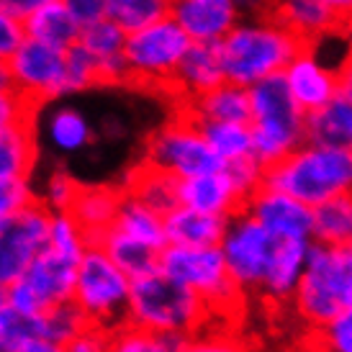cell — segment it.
I'll use <instances>...</instances> for the list:
<instances>
[{"label":"cell","mask_w":352,"mask_h":352,"mask_svg":"<svg viewBox=\"0 0 352 352\" xmlns=\"http://www.w3.org/2000/svg\"><path fill=\"white\" fill-rule=\"evenodd\" d=\"M303 44L306 41L273 13L245 16L219 41L226 80L252 88L267 78H278Z\"/></svg>","instance_id":"cell-1"},{"label":"cell","mask_w":352,"mask_h":352,"mask_svg":"<svg viewBox=\"0 0 352 352\" xmlns=\"http://www.w3.org/2000/svg\"><path fill=\"white\" fill-rule=\"evenodd\" d=\"M129 322L175 340H186L188 334L216 322V314L201 296L157 267L131 280Z\"/></svg>","instance_id":"cell-2"},{"label":"cell","mask_w":352,"mask_h":352,"mask_svg":"<svg viewBox=\"0 0 352 352\" xmlns=\"http://www.w3.org/2000/svg\"><path fill=\"white\" fill-rule=\"evenodd\" d=\"M263 183L316 208L332 198L352 196V152L306 139L280 162L265 167Z\"/></svg>","instance_id":"cell-3"},{"label":"cell","mask_w":352,"mask_h":352,"mask_svg":"<svg viewBox=\"0 0 352 352\" xmlns=\"http://www.w3.org/2000/svg\"><path fill=\"white\" fill-rule=\"evenodd\" d=\"M288 306L309 332L352 306V245L314 242L301 283Z\"/></svg>","instance_id":"cell-4"},{"label":"cell","mask_w":352,"mask_h":352,"mask_svg":"<svg viewBox=\"0 0 352 352\" xmlns=\"http://www.w3.org/2000/svg\"><path fill=\"white\" fill-rule=\"evenodd\" d=\"M250 106L254 160L263 167L280 162L306 142V111L294 100L283 75L252 85Z\"/></svg>","instance_id":"cell-5"},{"label":"cell","mask_w":352,"mask_h":352,"mask_svg":"<svg viewBox=\"0 0 352 352\" xmlns=\"http://www.w3.org/2000/svg\"><path fill=\"white\" fill-rule=\"evenodd\" d=\"M160 267L204 298L216 319L232 322L247 301L229 273L221 247H177L167 245L160 252Z\"/></svg>","instance_id":"cell-6"},{"label":"cell","mask_w":352,"mask_h":352,"mask_svg":"<svg viewBox=\"0 0 352 352\" xmlns=\"http://www.w3.org/2000/svg\"><path fill=\"white\" fill-rule=\"evenodd\" d=\"M72 301L82 309L90 324H98L113 332L129 322L131 278L108 257L103 247L93 242L78 263Z\"/></svg>","instance_id":"cell-7"},{"label":"cell","mask_w":352,"mask_h":352,"mask_svg":"<svg viewBox=\"0 0 352 352\" xmlns=\"http://www.w3.org/2000/svg\"><path fill=\"white\" fill-rule=\"evenodd\" d=\"M190 44H193L190 36L177 26L173 16L126 34L124 54H126L129 82L162 88L167 93Z\"/></svg>","instance_id":"cell-8"},{"label":"cell","mask_w":352,"mask_h":352,"mask_svg":"<svg viewBox=\"0 0 352 352\" xmlns=\"http://www.w3.org/2000/svg\"><path fill=\"white\" fill-rule=\"evenodd\" d=\"M142 162L162 170L175 180H186L224 167V162L214 155V149L208 147L201 124L183 111H177L173 121H167L165 126H160L147 139Z\"/></svg>","instance_id":"cell-9"},{"label":"cell","mask_w":352,"mask_h":352,"mask_svg":"<svg viewBox=\"0 0 352 352\" xmlns=\"http://www.w3.org/2000/svg\"><path fill=\"white\" fill-rule=\"evenodd\" d=\"M219 247L224 252L226 267L242 296L245 298L260 296V288L267 278L270 263L278 250V236L245 208L229 219L224 239Z\"/></svg>","instance_id":"cell-10"},{"label":"cell","mask_w":352,"mask_h":352,"mask_svg":"<svg viewBox=\"0 0 352 352\" xmlns=\"http://www.w3.org/2000/svg\"><path fill=\"white\" fill-rule=\"evenodd\" d=\"M78 263L80 260L75 257H67L47 247L31 263L23 278L8 285V303L23 314H44L57 303L72 301Z\"/></svg>","instance_id":"cell-11"},{"label":"cell","mask_w":352,"mask_h":352,"mask_svg":"<svg viewBox=\"0 0 352 352\" xmlns=\"http://www.w3.org/2000/svg\"><path fill=\"white\" fill-rule=\"evenodd\" d=\"M8 72L13 90L34 106L65 98L67 50H57L52 44L26 36L19 50L10 54Z\"/></svg>","instance_id":"cell-12"},{"label":"cell","mask_w":352,"mask_h":352,"mask_svg":"<svg viewBox=\"0 0 352 352\" xmlns=\"http://www.w3.org/2000/svg\"><path fill=\"white\" fill-rule=\"evenodd\" d=\"M52 211L39 198L0 224V285L16 283L50 247Z\"/></svg>","instance_id":"cell-13"},{"label":"cell","mask_w":352,"mask_h":352,"mask_svg":"<svg viewBox=\"0 0 352 352\" xmlns=\"http://www.w3.org/2000/svg\"><path fill=\"white\" fill-rule=\"evenodd\" d=\"M283 80L298 106L311 113L316 108L327 106L340 93L337 67L314 44H303L288 67L283 69Z\"/></svg>","instance_id":"cell-14"},{"label":"cell","mask_w":352,"mask_h":352,"mask_svg":"<svg viewBox=\"0 0 352 352\" xmlns=\"http://www.w3.org/2000/svg\"><path fill=\"white\" fill-rule=\"evenodd\" d=\"M278 239H311L314 242V206L273 186H260L245 206Z\"/></svg>","instance_id":"cell-15"},{"label":"cell","mask_w":352,"mask_h":352,"mask_svg":"<svg viewBox=\"0 0 352 352\" xmlns=\"http://www.w3.org/2000/svg\"><path fill=\"white\" fill-rule=\"evenodd\" d=\"M177 201L180 206H190L206 214L232 219L234 214L245 211L250 196L229 173V167H219L204 175L177 180Z\"/></svg>","instance_id":"cell-16"},{"label":"cell","mask_w":352,"mask_h":352,"mask_svg":"<svg viewBox=\"0 0 352 352\" xmlns=\"http://www.w3.org/2000/svg\"><path fill=\"white\" fill-rule=\"evenodd\" d=\"M170 16L190 36V41L204 44H219L245 19L239 0H173Z\"/></svg>","instance_id":"cell-17"},{"label":"cell","mask_w":352,"mask_h":352,"mask_svg":"<svg viewBox=\"0 0 352 352\" xmlns=\"http://www.w3.org/2000/svg\"><path fill=\"white\" fill-rule=\"evenodd\" d=\"M221 82H226V72L219 44L193 41L183 62H180L167 93L175 98V103H183V100L198 98L208 90H214Z\"/></svg>","instance_id":"cell-18"},{"label":"cell","mask_w":352,"mask_h":352,"mask_svg":"<svg viewBox=\"0 0 352 352\" xmlns=\"http://www.w3.org/2000/svg\"><path fill=\"white\" fill-rule=\"evenodd\" d=\"M78 44L96 59L100 82H106V85L129 82L126 54H124V50H126V31L121 29L116 21L100 19L82 26Z\"/></svg>","instance_id":"cell-19"},{"label":"cell","mask_w":352,"mask_h":352,"mask_svg":"<svg viewBox=\"0 0 352 352\" xmlns=\"http://www.w3.org/2000/svg\"><path fill=\"white\" fill-rule=\"evenodd\" d=\"M311 245V239H278V250H275V257L257 298L275 303V306L291 303L296 288L301 283L303 270H306Z\"/></svg>","instance_id":"cell-20"},{"label":"cell","mask_w":352,"mask_h":352,"mask_svg":"<svg viewBox=\"0 0 352 352\" xmlns=\"http://www.w3.org/2000/svg\"><path fill=\"white\" fill-rule=\"evenodd\" d=\"M229 219L206 214L190 206H175L165 214L167 245L177 247H214L221 245Z\"/></svg>","instance_id":"cell-21"},{"label":"cell","mask_w":352,"mask_h":352,"mask_svg":"<svg viewBox=\"0 0 352 352\" xmlns=\"http://www.w3.org/2000/svg\"><path fill=\"white\" fill-rule=\"evenodd\" d=\"M177 111H183L196 121H242V124H250V116H252L250 88L226 80L198 98L177 103Z\"/></svg>","instance_id":"cell-22"},{"label":"cell","mask_w":352,"mask_h":352,"mask_svg":"<svg viewBox=\"0 0 352 352\" xmlns=\"http://www.w3.org/2000/svg\"><path fill=\"white\" fill-rule=\"evenodd\" d=\"M273 16H278L306 44L344 29V23L324 0H275Z\"/></svg>","instance_id":"cell-23"},{"label":"cell","mask_w":352,"mask_h":352,"mask_svg":"<svg viewBox=\"0 0 352 352\" xmlns=\"http://www.w3.org/2000/svg\"><path fill=\"white\" fill-rule=\"evenodd\" d=\"M36 139L39 137L34 129V118L0 131V183L31 180L39 157Z\"/></svg>","instance_id":"cell-24"},{"label":"cell","mask_w":352,"mask_h":352,"mask_svg":"<svg viewBox=\"0 0 352 352\" xmlns=\"http://www.w3.org/2000/svg\"><path fill=\"white\" fill-rule=\"evenodd\" d=\"M39 137L57 155H75V152H82L93 144L96 131L78 108L54 106L47 111V116L41 121Z\"/></svg>","instance_id":"cell-25"},{"label":"cell","mask_w":352,"mask_h":352,"mask_svg":"<svg viewBox=\"0 0 352 352\" xmlns=\"http://www.w3.org/2000/svg\"><path fill=\"white\" fill-rule=\"evenodd\" d=\"M23 29L31 39L52 44L57 50H72L80 41L82 23L72 16V10L62 0H47L23 21Z\"/></svg>","instance_id":"cell-26"},{"label":"cell","mask_w":352,"mask_h":352,"mask_svg":"<svg viewBox=\"0 0 352 352\" xmlns=\"http://www.w3.org/2000/svg\"><path fill=\"white\" fill-rule=\"evenodd\" d=\"M306 139L352 152V98L337 93L327 106L306 113Z\"/></svg>","instance_id":"cell-27"},{"label":"cell","mask_w":352,"mask_h":352,"mask_svg":"<svg viewBox=\"0 0 352 352\" xmlns=\"http://www.w3.org/2000/svg\"><path fill=\"white\" fill-rule=\"evenodd\" d=\"M121 201H124V188L82 186L69 211H72V216L78 219L80 224H82V229L90 234V239L96 242L116 221Z\"/></svg>","instance_id":"cell-28"},{"label":"cell","mask_w":352,"mask_h":352,"mask_svg":"<svg viewBox=\"0 0 352 352\" xmlns=\"http://www.w3.org/2000/svg\"><path fill=\"white\" fill-rule=\"evenodd\" d=\"M113 229H118L121 234L137 239L142 245L152 247V250H165L167 236H165V214L155 211L152 206H147L144 201H139L137 196H131L129 190H124V201L116 214Z\"/></svg>","instance_id":"cell-29"},{"label":"cell","mask_w":352,"mask_h":352,"mask_svg":"<svg viewBox=\"0 0 352 352\" xmlns=\"http://www.w3.org/2000/svg\"><path fill=\"white\" fill-rule=\"evenodd\" d=\"M96 245L103 247L108 257H111L131 280L160 267V250H152V247L142 245V242L131 239V236L121 234L113 226L106 229V232L96 239Z\"/></svg>","instance_id":"cell-30"},{"label":"cell","mask_w":352,"mask_h":352,"mask_svg":"<svg viewBox=\"0 0 352 352\" xmlns=\"http://www.w3.org/2000/svg\"><path fill=\"white\" fill-rule=\"evenodd\" d=\"M124 190H129L131 196H137L139 201H144L147 206H152L160 214L173 211L175 206H180L177 201V180L173 175H167L157 167H149L144 162H139L131 173Z\"/></svg>","instance_id":"cell-31"},{"label":"cell","mask_w":352,"mask_h":352,"mask_svg":"<svg viewBox=\"0 0 352 352\" xmlns=\"http://www.w3.org/2000/svg\"><path fill=\"white\" fill-rule=\"evenodd\" d=\"M208 147L224 165H234L254 157L252 129L242 121H198Z\"/></svg>","instance_id":"cell-32"},{"label":"cell","mask_w":352,"mask_h":352,"mask_svg":"<svg viewBox=\"0 0 352 352\" xmlns=\"http://www.w3.org/2000/svg\"><path fill=\"white\" fill-rule=\"evenodd\" d=\"M314 242L352 245V196L332 198L314 208Z\"/></svg>","instance_id":"cell-33"},{"label":"cell","mask_w":352,"mask_h":352,"mask_svg":"<svg viewBox=\"0 0 352 352\" xmlns=\"http://www.w3.org/2000/svg\"><path fill=\"white\" fill-rule=\"evenodd\" d=\"M177 352H254V347L232 322L216 319L180 340Z\"/></svg>","instance_id":"cell-34"},{"label":"cell","mask_w":352,"mask_h":352,"mask_svg":"<svg viewBox=\"0 0 352 352\" xmlns=\"http://www.w3.org/2000/svg\"><path fill=\"white\" fill-rule=\"evenodd\" d=\"M170 8H173V0H111L108 19L116 21L126 34H131L160 19H167Z\"/></svg>","instance_id":"cell-35"},{"label":"cell","mask_w":352,"mask_h":352,"mask_svg":"<svg viewBox=\"0 0 352 352\" xmlns=\"http://www.w3.org/2000/svg\"><path fill=\"white\" fill-rule=\"evenodd\" d=\"M180 340L167 334L152 332L137 324H121L111 332V350L108 352H177Z\"/></svg>","instance_id":"cell-36"},{"label":"cell","mask_w":352,"mask_h":352,"mask_svg":"<svg viewBox=\"0 0 352 352\" xmlns=\"http://www.w3.org/2000/svg\"><path fill=\"white\" fill-rule=\"evenodd\" d=\"M90 324V319L82 314L75 301H65L52 306L41 314V337H47L52 342L67 344L78 332H82Z\"/></svg>","instance_id":"cell-37"},{"label":"cell","mask_w":352,"mask_h":352,"mask_svg":"<svg viewBox=\"0 0 352 352\" xmlns=\"http://www.w3.org/2000/svg\"><path fill=\"white\" fill-rule=\"evenodd\" d=\"M93 245L90 234L82 229L78 219L72 216V211H54L50 224V247L54 252H62L67 257L80 260L85 250Z\"/></svg>","instance_id":"cell-38"},{"label":"cell","mask_w":352,"mask_h":352,"mask_svg":"<svg viewBox=\"0 0 352 352\" xmlns=\"http://www.w3.org/2000/svg\"><path fill=\"white\" fill-rule=\"evenodd\" d=\"M34 337H41V314H23L8 303L0 314V340L6 352H19Z\"/></svg>","instance_id":"cell-39"},{"label":"cell","mask_w":352,"mask_h":352,"mask_svg":"<svg viewBox=\"0 0 352 352\" xmlns=\"http://www.w3.org/2000/svg\"><path fill=\"white\" fill-rule=\"evenodd\" d=\"M311 352H352V306L314 329Z\"/></svg>","instance_id":"cell-40"},{"label":"cell","mask_w":352,"mask_h":352,"mask_svg":"<svg viewBox=\"0 0 352 352\" xmlns=\"http://www.w3.org/2000/svg\"><path fill=\"white\" fill-rule=\"evenodd\" d=\"M98 67L96 59L90 57L88 52L80 44H75L72 50H67V78H65V96L72 93H82V90L98 85Z\"/></svg>","instance_id":"cell-41"},{"label":"cell","mask_w":352,"mask_h":352,"mask_svg":"<svg viewBox=\"0 0 352 352\" xmlns=\"http://www.w3.org/2000/svg\"><path fill=\"white\" fill-rule=\"evenodd\" d=\"M80 188L82 186H80L78 180L69 175L67 170L59 167V170L50 173L47 183H44V193L39 196V201L50 208L52 214H54V211H69L72 204H75V198H78Z\"/></svg>","instance_id":"cell-42"},{"label":"cell","mask_w":352,"mask_h":352,"mask_svg":"<svg viewBox=\"0 0 352 352\" xmlns=\"http://www.w3.org/2000/svg\"><path fill=\"white\" fill-rule=\"evenodd\" d=\"M36 190L31 188V180H16V183H0V224L16 216L21 208L36 201Z\"/></svg>","instance_id":"cell-43"},{"label":"cell","mask_w":352,"mask_h":352,"mask_svg":"<svg viewBox=\"0 0 352 352\" xmlns=\"http://www.w3.org/2000/svg\"><path fill=\"white\" fill-rule=\"evenodd\" d=\"M34 103L19 96L16 90H0V131L8 126H16L21 121H31L34 118Z\"/></svg>","instance_id":"cell-44"},{"label":"cell","mask_w":352,"mask_h":352,"mask_svg":"<svg viewBox=\"0 0 352 352\" xmlns=\"http://www.w3.org/2000/svg\"><path fill=\"white\" fill-rule=\"evenodd\" d=\"M65 347L67 352H108L111 350V329L98 327V324H88Z\"/></svg>","instance_id":"cell-45"},{"label":"cell","mask_w":352,"mask_h":352,"mask_svg":"<svg viewBox=\"0 0 352 352\" xmlns=\"http://www.w3.org/2000/svg\"><path fill=\"white\" fill-rule=\"evenodd\" d=\"M26 39L23 21L8 16L6 10H0V62H8L10 54L19 50V44Z\"/></svg>","instance_id":"cell-46"},{"label":"cell","mask_w":352,"mask_h":352,"mask_svg":"<svg viewBox=\"0 0 352 352\" xmlns=\"http://www.w3.org/2000/svg\"><path fill=\"white\" fill-rule=\"evenodd\" d=\"M62 3L72 10V16L82 26H88L93 21L108 19V6H111V0H62Z\"/></svg>","instance_id":"cell-47"},{"label":"cell","mask_w":352,"mask_h":352,"mask_svg":"<svg viewBox=\"0 0 352 352\" xmlns=\"http://www.w3.org/2000/svg\"><path fill=\"white\" fill-rule=\"evenodd\" d=\"M41 3H47V0H0V10H6L13 19L26 21Z\"/></svg>","instance_id":"cell-48"},{"label":"cell","mask_w":352,"mask_h":352,"mask_svg":"<svg viewBox=\"0 0 352 352\" xmlns=\"http://www.w3.org/2000/svg\"><path fill=\"white\" fill-rule=\"evenodd\" d=\"M337 78H340V93L352 98V47L344 54L342 62H340V67H337Z\"/></svg>","instance_id":"cell-49"},{"label":"cell","mask_w":352,"mask_h":352,"mask_svg":"<svg viewBox=\"0 0 352 352\" xmlns=\"http://www.w3.org/2000/svg\"><path fill=\"white\" fill-rule=\"evenodd\" d=\"M19 352H67V347L59 342H52L47 337H34V340H29Z\"/></svg>","instance_id":"cell-50"},{"label":"cell","mask_w":352,"mask_h":352,"mask_svg":"<svg viewBox=\"0 0 352 352\" xmlns=\"http://www.w3.org/2000/svg\"><path fill=\"white\" fill-rule=\"evenodd\" d=\"M275 0H239V8L245 16H265L273 13Z\"/></svg>","instance_id":"cell-51"},{"label":"cell","mask_w":352,"mask_h":352,"mask_svg":"<svg viewBox=\"0 0 352 352\" xmlns=\"http://www.w3.org/2000/svg\"><path fill=\"white\" fill-rule=\"evenodd\" d=\"M324 3L334 10V16L342 21L344 29H347V23L352 21V0H324Z\"/></svg>","instance_id":"cell-52"},{"label":"cell","mask_w":352,"mask_h":352,"mask_svg":"<svg viewBox=\"0 0 352 352\" xmlns=\"http://www.w3.org/2000/svg\"><path fill=\"white\" fill-rule=\"evenodd\" d=\"M13 82H10V72H8V62H0V90H10Z\"/></svg>","instance_id":"cell-53"},{"label":"cell","mask_w":352,"mask_h":352,"mask_svg":"<svg viewBox=\"0 0 352 352\" xmlns=\"http://www.w3.org/2000/svg\"><path fill=\"white\" fill-rule=\"evenodd\" d=\"M8 309V285H0V314Z\"/></svg>","instance_id":"cell-54"},{"label":"cell","mask_w":352,"mask_h":352,"mask_svg":"<svg viewBox=\"0 0 352 352\" xmlns=\"http://www.w3.org/2000/svg\"><path fill=\"white\" fill-rule=\"evenodd\" d=\"M347 34H350V39H352V21L347 23Z\"/></svg>","instance_id":"cell-55"},{"label":"cell","mask_w":352,"mask_h":352,"mask_svg":"<svg viewBox=\"0 0 352 352\" xmlns=\"http://www.w3.org/2000/svg\"><path fill=\"white\" fill-rule=\"evenodd\" d=\"M0 352H6V347H3V340H0Z\"/></svg>","instance_id":"cell-56"}]
</instances>
